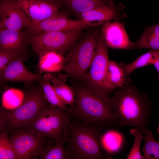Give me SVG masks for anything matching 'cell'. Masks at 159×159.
<instances>
[{"instance_id":"8992f818","label":"cell","mask_w":159,"mask_h":159,"mask_svg":"<svg viewBox=\"0 0 159 159\" xmlns=\"http://www.w3.org/2000/svg\"><path fill=\"white\" fill-rule=\"evenodd\" d=\"M98 38L96 33L90 34L75 46L65 59L64 69L72 77L84 80L94 57Z\"/></svg>"},{"instance_id":"e0dca14e","label":"cell","mask_w":159,"mask_h":159,"mask_svg":"<svg viewBox=\"0 0 159 159\" xmlns=\"http://www.w3.org/2000/svg\"><path fill=\"white\" fill-rule=\"evenodd\" d=\"M39 54L38 66L40 73L58 72L64 69L65 59L61 53L49 51Z\"/></svg>"},{"instance_id":"7a4b0ae2","label":"cell","mask_w":159,"mask_h":159,"mask_svg":"<svg viewBox=\"0 0 159 159\" xmlns=\"http://www.w3.org/2000/svg\"><path fill=\"white\" fill-rule=\"evenodd\" d=\"M74 91L75 102L72 108L73 114L78 119L103 128L115 126L118 119L110 107L108 96L88 85L79 87Z\"/></svg>"},{"instance_id":"4fadbf2b","label":"cell","mask_w":159,"mask_h":159,"mask_svg":"<svg viewBox=\"0 0 159 159\" xmlns=\"http://www.w3.org/2000/svg\"><path fill=\"white\" fill-rule=\"evenodd\" d=\"M25 58V53H23L2 69L0 70V82L29 83L38 80L41 75L34 73L26 68L24 63Z\"/></svg>"},{"instance_id":"d4e9b609","label":"cell","mask_w":159,"mask_h":159,"mask_svg":"<svg viewBox=\"0 0 159 159\" xmlns=\"http://www.w3.org/2000/svg\"><path fill=\"white\" fill-rule=\"evenodd\" d=\"M65 1L70 8L79 14L100 6L108 4L101 0H65Z\"/></svg>"},{"instance_id":"30bf717a","label":"cell","mask_w":159,"mask_h":159,"mask_svg":"<svg viewBox=\"0 0 159 159\" xmlns=\"http://www.w3.org/2000/svg\"><path fill=\"white\" fill-rule=\"evenodd\" d=\"M82 19L74 20L59 13L55 16L38 23H31L26 28L29 34L51 31H68L87 27Z\"/></svg>"},{"instance_id":"1f68e13d","label":"cell","mask_w":159,"mask_h":159,"mask_svg":"<svg viewBox=\"0 0 159 159\" xmlns=\"http://www.w3.org/2000/svg\"><path fill=\"white\" fill-rule=\"evenodd\" d=\"M107 4L111 5V6H113V2L110 0H101Z\"/></svg>"},{"instance_id":"7c38bea8","label":"cell","mask_w":159,"mask_h":159,"mask_svg":"<svg viewBox=\"0 0 159 159\" xmlns=\"http://www.w3.org/2000/svg\"><path fill=\"white\" fill-rule=\"evenodd\" d=\"M1 26L21 31L27 28L31 21L27 15L14 2V0H3L1 2Z\"/></svg>"},{"instance_id":"f546056e","label":"cell","mask_w":159,"mask_h":159,"mask_svg":"<svg viewBox=\"0 0 159 159\" xmlns=\"http://www.w3.org/2000/svg\"><path fill=\"white\" fill-rule=\"evenodd\" d=\"M155 67L158 73V75L159 73V57H157L153 61L152 64Z\"/></svg>"},{"instance_id":"f1b7e54d","label":"cell","mask_w":159,"mask_h":159,"mask_svg":"<svg viewBox=\"0 0 159 159\" xmlns=\"http://www.w3.org/2000/svg\"><path fill=\"white\" fill-rule=\"evenodd\" d=\"M7 111L0 105V133L8 128Z\"/></svg>"},{"instance_id":"83f0119b","label":"cell","mask_w":159,"mask_h":159,"mask_svg":"<svg viewBox=\"0 0 159 159\" xmlns=\"http://www.w3.org/2000/svg\"><path fill=\"white\" fill-rule=\"evenodd\" d=\"M25 53L0 48V70L20 54Z\"/></svg>"},{"instance_id":"9c48e42d","label":"cell","mask_w":159,"mask_h":159,"mask_svg":"<svg viewBox=\"0 0 159 159\" xmlns=\"http://www.w3.org/2000/svg\"><path fill=\"white\" fill-rule=\"evenodd\" d=\"M9 139L18 159H37L44 146V139L37 133L22 127L12 131Z\"/></svg>"},{"instance_id":"836d02e7","label":"cell","mask_w":159,"mask_h":159,"mask_svg":"<svg viewBox=\"0 0 159 159\" xmlns=\"http://www.w3.org/2000/svg\"><path fill=\"white\" fill-rule=\"evenodd\" d=\"M0 4L1 2H0ZM1 14L0 13V27L1 26Z\"/></svg>"},{"instance_id":"484cf974","label":"cell","mask_w":159,"mask_h":159,"mask_svg":"<svg viewBox=\"0 0 159 159\" xmlns=\"http://www.w3.org/2000/svg\"><path fill=\"white\" fill-rule=\"evenodd\" d=\"M0 159H18L10 141L7 130L0 133Z\"/></svg>"},{"instance_id":"277c9868","label":"cell","mask_w":159,"mask_h":159,"mask_svg":"<svg viewBox=\"0 0 159 159\" xmlns=\"http://www.w3.org/2000/svg\"><path fill=\"white\" fill-rule=\"evenodd\" d=\"M71 116L65 110L48 103L21 127L36 132L42 138L49 137L59 140Z\"/></svg>"},{"instance_id":"ffe728a7","label":"cell","mask_w":159,"mask_h":159,"mask_svg":"<svg viewBox=\"0 0 159 159\" xmlns=\"http://www.w3.org/2000/svg\"><path fill=\"white\" fill-rule=\"evenodd\" d=\"M65 139L62 136L60 140L55 141L52 146H44L39 158L40 159H72L70 154L65 148Z\"/></svg>"},{"instance_id":"2e32d148","label":"cell","mask_w":159,"mask_h":159,"mask_svg":"<svg viewBox=\"0 0 159 159\" xmlns=\"http://www.w3.org/2000/svg\"><path fill=\"white\" fill-rule=\"evenodd\" d=\"M117 13L114 6L106 4L79 14L87 26H94L109 22L115 17Z\"/></svg>"},{"instance_id":"ac0fdd59","label":"cell","mask_w":159,"mask_h":159,"mask_svg":"<svg viewBox=\"0 0 159 159\" xmlns=\"http://www.w3.org/2000/svg\"><path fill=\"white\" fill-rule=\"evenodd\" d=\"M143 48L158 51V23L147 28L143 32L139 39L136 42H133L132 49Z\"/></svg>"},{"instance_id":"d6a6232c","label":"cell","mask_w":159,"mask_h":159,"mask_svg":"<svg viewBox=\"0 0 159 159\" xmlns=\"http://www.w3.org/2000/svg\"><path fill=\"white\" fill-rule=\"evenodd\" d=\"M43 1H48L49 2H52L54 3H58V1L59 0H39Z\"/></svg>"},{"instance_id":"4dcf8cb0","label":"cell","mask_w":159,"mask_h":159,"mask_svg":"<svg viewBox=\"0 0 159 159\" xmlns=\"http://www.w3.org/2000/svg\"><path fill=\"white\" fill-rule=\"evenodd\" d=\"M7 87L5 82H0V94Z\"/></svg>"},{"instance_id":"3957f363","label":"cell","mask_w":159,"mask_h":159,"mask_svg":"<svg viewBox=\"0 0 159 159\" xmlns=\"http://www.w3.org/2000/svg\"><path fill=\"white\" fill-rule=\"evenodd\" d=\"M103 128L82 122L71 121L64 129L66 148L72 159H102L106 158L101 150Z\"/></svg>"},{"instance_id":"5bb4252c","label":"cell","mask_w":159,"mask_h":159,"mask_svg":"<svg viewBox=\"0 0 159 159\" xmlns=\"http://www.w3.org/2000/svg\"><path fill=\"white\" fill-rule=\"evenodd\" d=\"M102 38L107 46L115 49H132L133 42L128 37L124 26L115 21L107 22L102 28Z\"/></svg>"},{"instance_id":"5b68a950","label":"cell","mask_w":159,"mask_h":159,"mask_svg":"<svg viewBox=\"0 0 159 159\" xmlns=\"http://www.w3.org/2000/svg\"><path fill=\"white\" fill-rule=\"evenodd\" d=\"M48 103L39 85L28 88L24 91L20 105L7 111L8 128L13 131L21 127Z\"/></svg>"},{"instance_id":"603a6c76","label":"cell","mask_w":159,"mask_h":159,"mask_svg":"<svg viewBox=\"0 0 159 159\" xmlns=\"http://www.w3.org/2000/svg\"><path fill=\"white\" fill-rule=\"evenodd\" d=\"M38 81L48 102L60 109L65 110L66 105L60 99L50 81L45 76H41Z\"/></svg>"},{"instance_id":"9a60e30c","label":"cell","mask_w":159,"mask_h":159,"mask_svg":"<svg viewBox=\"0 0 159 159\" xmlns=\"http://www.w3.org/2000/svg\"><path fill=\"white\" fill-rule=\"evenodd\" d=\"M29 34L27 32L0 27V48L25 52Z\"/></svg>"},{"instance_id":"44dd1931","label":"cell","mask_w":159,"mask_h":159,"mask_svg":"<svg viewBox=\"0 0 159 159\" xmlns=\"http://www.w3.org/2000/svg\"><path fill=\"white\" fill-rule=\"evenodd\" d=\"M158 57L159 51L152 50L139 57L130 63L125 64L120 62L119 64L125 76L127 77L136 69L152 64L154 59Z\"/></svg>"},{"instance_id":"52a82bcc","label":"cell","mask_w":159,"mask_h":159,"mask_svg":"<svg viewBox=\"0 0 159 159\" xmlns=\"http://www.w3.org/2000/svg\"><path fill=\"white\" fill-rule=\"evenodd\" d=\"M81 30L51 31L29 34L28 42L38 54L49 51L61 53L71 46L81 34Z\"/></svg>"},{"instance_id":"ba28073f","label":"cell","mask_w":159,"mask_h":159,"mask_svg":"<svg viewBox=\"0 0 159 159\" xmlns=\"http://www.w3.org/2000/svg\"><path fill=\"white\" fill-rule=\"evenodd\" d=\"M109 60L108 47L102 37H99L94 57L84 80L88 86L108 96L115 90L106 80Z\"/></svg>"},{"instance_id":"6da1fadb","label":"cell","mask_w":159,"mask_h":159,"mask_svg":"<svg viewBox=\"0 0 159 159\" xmlns=\"http://www.w3.org/2000/svg\"><path fill=\"white\" fill-rule=\"evenodd\" d=\"M109 104L118 119L116 127L132 126L142 134L148 128L153 110L147 95L140 93L130 78L122 87L116 89Z\"/></svg>"},{"instance_id":"8fae6325","label":"cell","mask_w":159,"mask_h":159,"mask_svg":"<svg viewBox=\"0 0 159 159\" xmlns=\"http://www.w3.org/2000/svg\"><path fill=\"white\" fill-rule=\"evenodd\" d=\"M30 20L32 23L39 22L58 13L60 4L39 0H14Z\"/></svg>"},{"instance_id":"7402d4cb","label":"cell","mask_w":159,"mask_h":159,"mask_svg":"<svg viewBox=\"0 0 159 159\" xmlns=\"http://www.w3.org/2000/svg\"><path fill=\"white\" fill-rule=\"evenodd\" d=\"M50 81L58 97L66 105H69L73 107L75 102L74 90L64 83L57 79L45 76Z\"/></svg>"},{"instance_id":"cb8c5ba5","label":"cell","mask_w":159,"mask_h":159,"mask_svg":"<svg viewBox=\"0 0 159 159\" xmlns=\"http://www.w3.org/2000/svg\"><path fill=\"white\" fill-rule=\"evenodd\" d=\"M143 140L145 144L142 150V159H159V142L154 137L153 132L149 130L145 134Z\"/></svg>"},{"instance_id":"d6986e66","label":"cell","mask_w":159,"mask_h":159,"mask_svg":"<svg viewBox=\"0 0 159 159\" xmlns=\"http://www.w3.org/2000/svg\"><path fill=\"white\" fill-rule=\"evenodd\" d=\"M130 78L125 76L119 64L109 60L106 74V82L109 85L115 90L123 86Z\"/></svg>"},{"instance_id":"4316f807","label":"cell","mask_w":159,"mask_h":159,"mask_svg":"<svg viewBox=\"0 0 159 159\" xmlns=\"http://www.w3.org/2000/svg\"><path fill=\"white\" fill-rule=\"evenodd\" d=\"M134 138L133 144L127 155V159H142L140 152L141 142L143 139V134L136 129L133 128L129 131Z\"/></svg>"}]
</instances>
